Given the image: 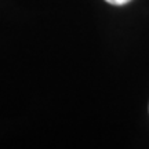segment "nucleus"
Here are the masks:
<instances>
[{
    "label": "nucleus",
    "mask_w": 149,
    "mask_h": 149,
    "mask_svg": "<svg viewBox=\"0 0 149 149\" xmlns=\"http://www.w3.org/2000/svg\"><path fill=\"white\" fill-rule=\"evenodd\" d=\"M105 1L113 6H123V4H126V3H128V1H131V0H105Z\"/></svg>",
    "instance_id": "nucleus-1"
}]
</instances>
